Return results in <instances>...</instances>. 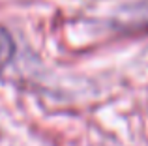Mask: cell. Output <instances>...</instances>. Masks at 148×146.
Instances as JSON below:
<instances>
[{
    "instance_id": "obj_1",
    "label": "cell",
    "mask_w": 148,
    "mask_h": 146,
    "mask_svg": "<svg viewBox=\"0 0 148 146\" xmlns=\"http://www.w3.org/2000/svg\"><path fill=\"white\" fill-rule=\"evenodd\" d=\"M13 53H15V45H13V40H11L10 32L4 26H0V73L11 62Z\"/></svg>"
}]
</instances>
